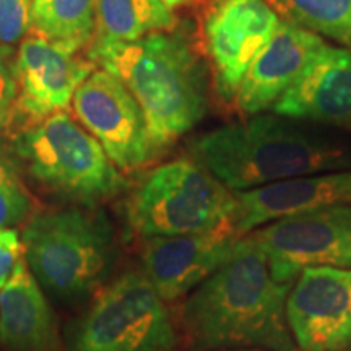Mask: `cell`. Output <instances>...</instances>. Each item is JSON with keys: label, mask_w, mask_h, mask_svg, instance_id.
I'll use <instances>...</instances> for the list:
<instances>
[{"label": "cell", "mask_w": 351, "mask_h": 351, "mask_svg": "<svg viewBox=\"0 0 351 351\" xmlns=\"http://www.w3.org/2000/svg\"><path fill=\"white\" fill-rule=\"evenodd\" d=\"M293 283L275 280L267 257L251 236H243L236 252L189 296L184 322L205 348L254 345L300 351L287 319Z\"/></svg>", "instance_id": "6da1fadb"}, {"label": "cell", "mask_w": 351, "mask_h": 351, "mask_svg": "<svg viewBox=\"0 0 351 351\" xmlns=\"http://www.w3.org/2000/svg\"><path fill=\"white\" fill-rule=\"evenodd\" d=\"M90 57L119 78L142 108L155 152L205 116L207 69L182 34L161 32L132 43L95 39Z\"/></svg>", "instance_id": "7a4b0ae2"}, {"label": "cell", "mask_w": 351, "mask_h": 351, "mask_svg": "<svg viewBox=\"0 0 351 351\" xmlns=\"http://www.w3.org/2000/svg\"><path fill=\"white\" fill-rule=\"evenodd\" d=\"M192 153L197 163L234 192L351 168L348 145L278 114H256L207 132L192 145Z\"/></svg>", "instance_id": "3957f363"}, {"label": "cell", "mask_w": 351, "mask_h": 351, "mask_svg": "<svg viewBox=\"0 0 351 351\" xmlns=\"http://www.w3.org/2000/svg\"><path fill=\"white\" fill-rule=\"evenodd\" d=\"M25 262L52 295L78 300L106 278L112 234L101 215L59 210L34 217L23 232Z\"/></svg>", "instance_id": "277c9868"}, {"label": "cell", "mask_w": 351, "mask_h": 351, "mask_svg": "<svg viewBox=\"0 0 351 351\" xmlns=\"http://www.w3.org/2000/svg\"><path fill=\"white\" fill-rule=\"evenodd\" d=\"M15 152L43 186L83 204L108 199L124 187V178L98 140L65 111L20 134Z\"/></svg>", "instance_id": "5b68a950"}, {"label": "cell", "mask_w": 351, "mask_h": 351, "mask_svg": "<svg viewBox=\"0 0 351 351\" xmlns=\"http://www.w3.org/2000/svg\"><path fill=\"white\" fill-rule=\"evenodd\" d=\"M236 197L200 163L176 160L145 179L129 205L132 228L145 238L199 234L228 226Z\"/></svg>", "instance_id": "8992f818"}, {"label": "cell", "mask_w": 351, "mask_h": 351, "mask_svg": "<svg viewBox=\"0 0 351 351\" xmlns=\"http://www.w3.org/2000/svg\"><path fill=\"white\" fill-rule=\"evenodd\" d=\"M174 345L168 307L137 271L109 285L72 335V351H173Z\"/></svg>", "instance_id": "52a82bcc"}, {"label": "cell", "mask_w": 351, "mask_h": 351, "mask_svg": "<svg viewBox=\"0 0 351 351\" xmlns=\"http://www.w3.org/2000/svg\"><path fill=\"white\" fill-rule=\"evenodd\" d=\"M278 282L309 267L351 269V204L328 205L276 219L249 232Z\"/></svg>", "instance_id": "ba28073f"}, {"label": "cell", "mask_w": 351, "mask_h": 351, "mask_svg": "<svg viewBox=\"0 0 351 351\" xmlns=\"http://www.w3.org/2000/svg\"><path fill=\"white\" fill-rule=\"evenodd\" d=\"M80 124L98 140L117 168H140L155 155L142 108L119 78L93 70L72 99Z\"/></svg>", "instance_id": "9c48e42d"}, {"label": "cell", "mask_w": 351, "mask_h": 351, "mask_svg": "<svg viewBox=\"0 0 351 351\" xmlns=\"http://www.w3.org/2000/svg\"><path fill=\"white\" fill-rule=\"evenodd\" d=\"M280 23L282 19L269 0H213L204 32L215 86L223 99L236 98L254 57Z\"/></svg>", "instance_id": "30bf717a"}, {"label": "cell", "mask_w": 351, "mask_h": 351, "mask_svg": "<svg viewBox=\"0 0 351 351\" xmlns=\"http://www.w3.org/2000/svg\"><path fill=\"white\" fill-rule=\"evenodd\" d=\"M287 319L298 350H351V269L309 267L287 300Z\"/></svg>", "instance_id": "8fae6325"}, {"label": "cell", "mask_w": 351, "mask_h": 351, "mask_svg": "<svg viewBox=\"0 0 351 351\" xmlns=\"http://www.w3.org/2000/svg\"><path fill=\"white\" fill-rule=\"evenodd\" d=\"M241 238L230 226L199 234L148 238L143 275L161 300L176 301L213 275L236 252Z\"/></svg>", "instance_id": "7c38bea8"}, {"label": "cell", "mask_w": 351, "mask_h": 351, "mask_svg": "<svg viewBox=\"0 0 351 351\" xmlns=\"http://www.w3.org/2000/svg\"><path fill=\"white\" fill-rule=\"evenodd\" d=\"M75 54L77 51L38 34L20 44L13 77L19 106L26 114L39 121L72 103L77 88L93 72V64Z\"/></svg>", "instance_id": "4fadbf2b"}, {"label": "cell", "mask_w": 351, "mask_h": 351, "mask_svg": "<svg viewBox=\"0 0 351 351\" xmlns=\"http://www.w3.org/2000/svg\"><path fill=\"white\" fill-rule=\"evenodd\" d=\"M234 212L228 223L238 236H245L276 219L328 205L351 204V168L300 176L236 192Z\"/></svg>", "instance_id": "5bb4252c"}, {"label": "cell", "mask_w": 351, "mask_h": 351, "mask_svg": "<svg viewBox=\"0 0 351 351\" xmlns=\"http://www.w3.org/2000/svg\"><path fill=\"white\" fill-rule=\"evenodd\" d=\"M271 111L293 121L351 127V51L324 44Z\"/></svg>", "instance_id": "9a60e30c"}, {"label": "cell", "mask_w": 351, "mask_h": 351, "mask_svg": "<svg viewBox=\"0 0 351 351\" xmlns=\"http://www.w3.org/2000/svg\"><path fill=\"white\" fill-rule=\"evenodd\" d=\"M324 44L317 34L282 20L241 82L234 98L239 111L247 116L271 111Z\"/></svg>", "instance_id": "2e32d148"}, {"label": "cell", "mask_w": 351, "mask_h": 351, "mask_svg": "<svg viewBox=\"0 0 351 351\" xmlns=\"http://www.w3.org/2000/svg\"><path fill=\"white\" fill-rule=\"evenodd\" d=\"M0 340L12 351L56 350L54 314L25 258L0 289Z\"/></svg>", "instance_id": "e0dca14e"}, {"label": "cell", "mask_w": 351, "mask_h": 351, "mask_svg": "<svg viewBox=\"0 0 351 351\" xmlns=\"http://www.w3.org/2000/svg\"><path fill=\"white\" fill-rule=\"evenodd\" d=\"M174 25L173 8L163 0H96V41H138Z\"/></svg>", "instance_id": "ac0fdd59"}, {"label": "cell", "mask_w": 351, "mask_h": 351, "mask_svg": "<svg viewBox=\"0 0 351 351\" xmlns=\"http://www.w3.org/2000/svg\"><path fill=\"white\" fill-rule=\"evenodd\" d=\"M32 28L47 41L82 49L96 32V0H32Z\"/></svg>", "instance_id": "d6986e66"}, {"label": "cell", "mask_w": 351, "mask_h": 351, "mask_svg": "<svg viewBox=\"0 0 351 351\" xmlns=\"http://www.w3.org/2000/svg\"><path fill=\"white\" fill-rule=\"evenodd\" d=\"M288 21L351 51V0H269Z\"/></svg>", "instance_id": "ffe728a7"}, {"label": "cell", "mask_w": 351, "mask_h": 351, "mask_svg": "<svg viewBox=\"0 0 351 351\" xmlns=\"http://www.w3.org/2000/svg\"><path fill=\"white\" fill-rule=\"evenodd\" d=\"M33 199L21 181L16 165L0 148V228L12 230L28 218Z\"/></svg>", "instance_id": "44dd1931"}, {"label": "cell", "mask_w": 351, "mask_h": 351, "mask_svg": "<svg viewBox=\"0 0 351 351\" xmlns=\"http://www.w3.org/2000/svg\"><path fill=\"white\" fill-rule=\"evenodd\" d=\"M32 28V0H0V43L20 41Z\"/></svg>", "instance_id": "7402d4cb"}, {"label": "cell", "mask_w": 351, "mask_h": 351, "mask_svg": "<svg viewBox=\"0 0 351 351\" xmlns=\"http://www.w3.org/2000/svg\"><path fill=\"white\" fill-rule=\"evenodd\" d=\"M20 239L16 231L0 228V289L5 287L20 261Z\"/></svg>", "instance_id": "603a6c76"}, {"label": "cell", "mask_w": 351, "mask_h": 351, "mask_svg": "<svg viewBox=\"0 0 351 351\" xmlns=\"http://www.w3.org/2000/svg\"><path fill=\"white\" fill-rule=\"evenodd\" d=\"M16 96V83L13 70L0 54V106H10Z\"/></svg>", "instance_id": "cb8c5ba5"}, {"label": "cell", "mask_w": 351, "mask_h": 351, "mask_svg": "<svg viewBox=\"0 0 351 351\" xmlns=\"http://www.w3.org/2000/svg\"><path fill=\"white\" fill-rule=\"evenodd\" d=\"M8 112H10V106H0V129L5 125L8 119Z\"/></svg>", "instance_id": "d4e9b609"}, {"label": "cell", "mask_w": 351, "mask_h": 351, "mask_svg": "<svg viewBox=\"0 0 351 351\" xmlns=\"http://www.w3.org/2000/svg\"><path fill=\"white\" fill-rule=\"evenodd\" d=\"M163 2H165L168 7L174 8V7H179V5H182V3L189 2V0H163Z\"/></svg>", "instance_id": "484cf974"}, {"label": "cell", "mask_w": 351, "mask_h": 351, "mask_svg": "<svg viewBox=\"0 0 351 351\" xmlns=\"http://www.w3.org/2000/svg\"><path fill=\"white\" fill-rule=\"evenodd\" d=\"M238 351H249V350H238Z\"/></svg>", "instance_id": "4316f807"}]
</instances>
